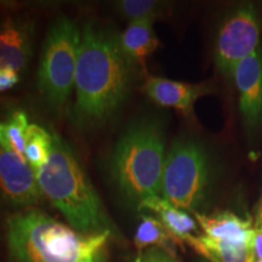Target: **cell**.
<instances>
[{
  "label": "cell",
  "mask_w": 262,
  "mask_h": 262,
  "mask_svg": "<svg viewBox=\"0 0 262 262\" xmlns=\"http://www.w3.org/2000/svg\"><path fill=\"white\" fill-rule=\"evenodd\" d=\"M133 67L120 47L119 35L85 25L80 31L72 122L93 127L112 119L129 96Z\"/></svg>",
  "instance_id": "1"
},
{
  "label": "cell",
  "mask_w": 262,
  "mask_h": 262,
  "mask_svg": "<svg viewBox=\"0 0 262 262\" xmlns=\"http://www.w3.org/2000/svg\"><path fill=\"white\" fill-rule=\"evenodd\" d=\"M111 235L81 234L37 209L16 212L6 222V242L14 262H107Z\"/></svg>",
  "instance_id": "2"
},
{
  "label": "cell",
  "mask_w": 262,
  "mask_h": 262,
  "mask_svg": "<svg viewBox=\"0 0 262 262\" xmlns=\"http://www.w3.org/2000/svg\"><path fill=\"white\" fill-rule=\"evenodd\" d=\"M52 140L50 157L37 171L41 194L79 233H113L114 226L79 159L63 139L52 134Z\"/></svg>",
  "instance_id": "3"
},
{
  "label": "cell",
  "mask_w": 262,
  "mask_h": 262,
  "mask_svg": "<svg viewBox=\"0 0 262 262\" xmlns=\"http://www.w3.org/2000/svg\"><path fill=\"white\" fill-rule=\"evenodd\" d=\"M165 131L156 117H142L126 127L114 146L110 173L114 187L130 204L160 195L165 163Z\"/></svg>",
  "instance_id": "4"
},
{
  "label": "cell",
  "mask_w": 262,
  "mask_h": 262,
  "mask_svg": "<svg viewBox=\"0 0 262 262\" xmlns=\"http://www.w3.org/2000/svg\"><path fill=\"white\" fill-rule=\"evenodd\" d=\"M212 181L210 157L201 143L178 140L165 157L160 196L176 208L196 212Z\"/></svg>",
  "instance_id": "5"
},
{
  "label": "cell",
  "mask_w": 262,
  "mask_h": 262,
  "mask_svg": "<svg viewBox=\"0 0 262 262\" xmlns=\"http://www.w3.org/2000/svg\"><path fill=\"white\" fill-rule=\"evenodd\" d=\"M80 31L73 19L58 18L49 31L38 68V90L49 108L63 110L74 86Z\"/></svg>",
  "instance_id": "6"
},
{
  "label": "cell",
  "mask_w": 262,
  "mask_h": 262,
  "mask_svg": "<svg viewBox=\"0 0 262 262\" xmlns=\"http://www.w3.org/2000/svg\"><path fill=\"white\" fill-rule=\"evenodd\" d=\"M260 48V25L253 5H244L231 14L219 29L215 62L221 73L232 75L239 62Z\"/></svg>",
  "instance_id": "7"
},
{
  "label": "cell",
  "mask_w": 262,
  "mask_h": 262,
  "mask_svg": "<svg viewBox=\"0 0 262 262\" xmlns=\"http://www.w3.org/2000/svg\"><path fill=\"white\" fill-rule=\"evenodd\" d=\"M37 172L11 150L0 146V201L15 208H29L40 203Z\"/></svg>",
  "instance_id": "8"
},
{
  "label": "cell",
  "mask_w": 262,
  "mask_h": 262,
  "mask_svg": "<svg viewBox=\"0 0 262 262\" xmlns=\"http://www.w3.org/2000/svg\"><path fill=\"white\" fill-rule=\"evenodd\" d=\"M239 94V108L245 122L256 126L262 122V50L244 58L232 72Z\"/></svg>",
  "instance_id": "9"
},
{
  "label": "cell",
  "mask_w": 262,
  "mask_h": 262,
  "mask_svg": "<svg viewBox=\"0 0 262 262\" xmlns=\"http://www.w3.org/2000/svg\"><path fill=\"white\" fill-rule=\"evenodd\" d=\"M34 27L27 19L8 18L0 24V70L22 71L33 54Z\"/></svg>",
  "instance_id": "10"
},
{
  "label": "cell",
  "mask_w": 262,
  "mask_h": 262,
  "mask_svg": "<svg viewBox=\"0 0 262 262\" xmlns=\"http://www.w3.org/2000/svg\"><path fill=\"white\" fill-rule=\"evenodd\" d=\"M143 91L159 106L175 108L186 114L192 112L199 97L208 94V89L202 84L182 83L158 77H149Z\"/></svg>",
  "instance_id": "11"
},
{
  "label": "cell",
  "mask_w": 262,
  "mask_h": 262,
  "mask_svg": "<svg viewBox=\"0 0 262 262\" xmlns=\"http://www.w3.org/2000/svg\"><path fill=\"white\" fill-rule=\"evenodd\" d=\"M194 215L206 237L238 243H251L254 231L251 220H243L231 211H221L212 215L194 212Z\"/></svg>",
  "instance_id": "12"
},
{
  "label": "cell",
  "mask_w": 262,
  "mask_h": 262,
  "mask_svg": "<svg viewBox=\"0 0 262 262\" xmlns=\"http://www.w3.org/2000/svg\"><path fill=\"white\" fill-rule=\"evenodd\" d=\"M153 21L152 18L131 21L119 35L123 52L133 64H145L147 58L159 47Z\"/></svg>",
  "instance_id": "13"
},
{
  "label": "cell",
  "mask_w": 262,
  "mask_h": 262,
  "mask_svg": "<svg viewBox=\"0 0 262 262\" xmlns=\"http://www.w3.org/2000/svg\"><path fill=\"white\" fill-rule=\"evenodd\" d=\"M140 211H152L157 215V219L165 226V228L175 237L180 244L198 231L195 221L182 209L170 204L160 195L150 196L141 202L137 206Z\"/></svg>",
  "instance_id": "14"
},
{
  "label": "cell",
  "mask_w": 262,
  "mask_h": 262,
  "mask_svg": "<svg viewBox=\"0 0 262 262\" xmlns=\"http://www.w3.org/2000/svg\"><path fill=\"white\" fill-rule=\"evenodd\" d=\"M185 243L211 262H255L251 243L220 241L206 235H192Z\"/></svg>",
  "instance_id": "15"
},
{
  "label": "cell",
  "mask_w": 262,
  "mask_h": 262,
  "mask_svg": "<svg viewBox=\"0 0 262 262\" xmlns=\"http://www.w3.org/2000/svg\"><path fill=\"white\" fill-rule=\"evenodd\" d=\"M134 244L139 254L147 249L157 248L173 257L176 245L180 243L158 219L152 215L142 214L134 237Z\"/></svg>",
  "instance_id": "16"
},
{
  "label": "cell",
  "mask_w": 262,
  "mask_h": 262,
  "mask_svg": "<svg viewBox=\"0 0 262 262\" xmlns=\"http://www.w3.org/2000/svg\"><path fill=\"white\" fill-rule=\"evenodd\" d=\"M31 123L24 111H14L0 122V146L25 158L26 141Z\"/></svg>",
  "instance_id": "17"
},
{
  "label": "cell",
  "mask_w": 262,
  "mask_h": 262,
  "mask_svg": "<svg viewBox=\"0 0 262 262\" xmlns=\"http://www.w3.org/2000/svg\"><path fill=\"white\" fill-rule=\"evenodd\" d=\"M52 134L37 124H31L27 134L25 159L35 172L48 162L52 149Z\"/></svg>",
  "instance_id": "18"
},
{
  "label": "cell",
  "mask_w": 262,
  "mask_h": 262,
  "mask_svg": "<svg viewBox=\"0 0 262 262\" xmlns=\"http://www.w3.org/2000/svg\"><path fill=\"white\" fill-rule=\"evenodd\" d=\"M116 9L120 15L131 21L137 19L152 18L155 19L162 12L163 4L152 0H123L118 2Z\"/></svg>",
  "instance_id": "19"
},
{
  "label": "cell",
  "mask_w": 262,
  "mask_h": 262,
  "mask_svg": "<svg viewBox=\"0 0 262 262\" xmlns=\"http://www.w3.org/2000/svg\"><path fill=\"white\" fill-rule=\"evenodd\" d=\"M134 262H178L171 255L157 248H150L139 254Z\"/></svg>",
  "instance_id": "20"
},
{
  "label": "cell",
  "mask_w": 262,
  "mask_h": 262,
  "mask_svg": "<svg viewBox=\"0 0 262 262\" xmlns=\"http://www.w3.org/2000/svg\"><path fill=\"white\" fill-rule=\"evenodd\" d=\"M19 81L18 72H16L11 68H5L0 70V93H4L17 85Z\"/></svg>",
  "instance_id": "21"
},
{
  "label": "cell",
  "mask_w": 262,
  "mask_h": 262,
  "mask_svg": "<svg viewBox=\"0 0 262 262\" xmlns=\"http://www.w3.org/2000/svg\"><path fill=\"white\" fill-rule=\"evenodd\" d=\"M255 262L262 261V228H254L253 239H251Z\"/></svg>",
  "instance_id": "22"
},
{
  "label": "cell",
  "mask_w": 262,
  "mask_h": 262,
  "mask_svg": "<svg viewBox=\"0 0 262 262\" xmlns=\"http://www.w3.org/2000/svg\"><path fill=\"white\" fill-rule=\"evenodd\" d=\"M256 220H255V228H262V194L256 208Z\"/></svg>",
  "instance_id": "23"
},
{
  "label": "cell",
  "mask_w": 262,
  "mask_h": 262,
  "mask_svg": "<svg viewBox=\"0 0 262 262\" xmlns=\"http://www.w3.org/2000/svg\"><path fill=\"white\" fill-rule=\"evenodd\" d=\"M257 262H262V261H257Z\"/></svg>",
  "instance_id": "24"
}]
</instances>
